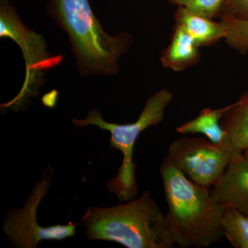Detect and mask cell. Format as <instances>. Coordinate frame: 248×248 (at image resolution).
I'll use <instances>...</instances> for the list:
<instances>
[{
  "label": "cell",
  "mask_w": 248,
  "mask_h": 248,
  "mask_svg": "<svg viewBox=\"0 0 248 248\" xmlns=\"http://www.w3.org/2000/svg\"><path fill=\"white\" fill-rule=\"evenodd\" d=\"M53 170L45 169L42 180L37 182L22 208L9 210L3 223V232L15 247L36 248L42 241H61L76 236L78 224L41 226L37 222V210L53 182Z\"/></svg>",
  "instance_id": "6"
},
{
  "label": "cell",
  "mask_w": 248,
  "mask_h": 248,
  "mask_svg": "<svg viewBox=\"0 0 248 248\" xmlns=\"http://www.w3.org/2000/svg\"><path fill=\"white\" fill-rule=\"evenodd\" d=\"M221 124L226 134L223 146L232 156L241 154L248 146V90L231 104Z\"/></svg>",
  "instance_id": "9"
},
{
  "label": "cell",
  "mask_w": 248,
  "mask_h": 248,
  "mask_svg": "<svg viewBox=\"0 0 248 248\" xmlns=\"http://www.w3.org/2000/svg\"><path fill=\"white\" fill-rule=\"evenodd\" d=\"M88 239L113 241L128 248H173L166 216L146 191L113 207H90L81 219Z\"/></svg>",
  "instance_id": "3"
},
{
  "label": "cell",
  "mask_w": 248,
  "mask_h": 248,
  "mask_svg": "<svg viewBox=\"0 0 248 248\" xmlns=\"http://www.w3.org/2000/svg\"><path fill=\"white\" fill-rule=\"evenodd\" d=\"M227 0H192L186 6L191 14L213 19L221 16Z\"/></svg>",
  "instance_id": "15"
},
{
  "label": "cell",
  "mask_w": 248,
  "mask_h": 248,
  "mask_svg": "<svg viewBox=\"0 0 248 248\" xmlns=\"http://www.w3.org/2000/svg\"><path fill=\"white\" fill-rule=\"evenodd\" d=\"M199 48L185 29L175 24L170 42L161 52L160 61L165 68L174 72L184 71L200 61Z\"/></svg>",
  "instance_id": "10"
},
{
  "label": "cell",
  "mask_w": 248,
  "mask_h": 248,
  "mask_svg": "<svg viewBox=\"0 0 248 248\" xmlns=\"http://www.w3.org/2000/svg\"><path fill=\"white\" fill-rule=\"evenodd\" d=\"M242 154L248 161V146L245 148L244 151L242 152Z\"/></svg>",
  "instance_id": "18"
},
{
  "label": "cell",
  "mask_w": 248,
  "mask_h": 248,
  "mask_svg": "<svg viewBox=\"0 0 248 248\" xmlns=\"http://www.w3.org/2000/svg\"><path fill=\"white\" fill-rule=\"evenodd\" d=\"M173 98L174 95L169 90H159L148 98L138 120L133 123L118 124L107 122L100 111L96 108L90 111L83 120L73 118L72 120L78 128L94 125L110 132V147L122 152L123 161L117 175L107 186L108 190L115 194L121 202H128L138 195L133 152L139 136L146 128L157 125L164 120L165 111Z\"/></svg>",
  "instance_id": "4"
},
{
  "label": "cell",
  "mask_w": 248,
  "mask_h": 248,
  "mask_svg": "<svg viewBox=\"0 0 248 248\" xmlns=\"http://www.w3.org/2000/svg\"><path fill=\"white\" fill-rule=\"evenodd\" d=\"M231 106L218 109L205 108L195 119L177 127L176 131L182 135L201 134L213 143L223 145L226 134L222 128L221 120Z\"/></svg>",
  "instance_id": "12"
},
{
  "label": "cell",
  "mask_w": 248,
  "mask_h": 248,
  "mask_svg": "<svg viewBox=\"0 0 248 248\" xmlns=\"http://www.w3.org/2000/svg\"><path fill=\"white\" fill-rule=\"evenodd\" d=\"M221 17L248 20V0H227Z\"/></svg>",
  "instance_id": "16"
},
{
  "label": "cell",
  "mask_w": 248,
  "mask_h": 248,
  "mask_svg": "<svg viewBox=\"0 0 248 248\" xmlns=\"http://www.w3.org/2000/svg\"><path fill=\"white\" fill-rule=\"evenodd\" d=\"M174 21L185 29L199 47L213 45L226 37V29L221 21L196 16L184 7L178 8Z\"/></svg>",
  "instance_id": "11"
},
{
  "label": "cell",
  "mask_w": 248,
  "mask_h": 248,
  "mask_svg": "<svg viewBox=\"0 0 248 248\" xmlns=\"http://www.w3.org/2000/svg\"><path fill=\"white\" fill-rule=\"evenodd\" d=\"M224 236L235 248H248V216L226 206L223 218Z\"/></svg>",
  "instance_id": "13"
},
{
  "label": "cell",
  "mask_w": 248,
  "mask_h": 248,
  "mask_svg": "<svg viewBox=\"0 0 248 248\" xmlns=\"http://www.w3.org/2000/svg\"><path fill=\"white\" fill-rule=\"evenodd\" d=\"M0 37L9 38L20 48L25 63V78L19 93L1 104V110H24L31 99L40 93L47 71L58 66L62 56H53L48 44L41 34L32 30L23 22L9 0H0Z\"/></svg>",
  "instance_id": "5"
},
{
  "label": "cell",
  "mask_w": 248,
  "mask_h": 248,
  "mask_svg": "<svg viewBox=\"0 0 248 248\" xmlns=\"http://www.w3.org/2000/svg\"><path fill=\"white\" fill-rule=\"evenodd\" d=\"M170 1L177 4L179 7H186L192 0H170Z\"/></svg>",
  "instance_id": "17"
},
{
  "label": "cell",
  "mask_w": 248,
  "mask_h": 248,
  "mask_svg": "<svg viewBox=\"0 0 248 248\" xmlns=\"http://www.w3.org/2000/svg\"><path fill=\"white\" fill-rule=\"evenodd\" d=\"M160 172L168 205L166 225L175 246L203 248L218 242L224 236L226 205L166 161Z\"/></svg>",
  "instance_id": "1"
},
{
  "label": "cell",
  "mask_w": 248,
  "mask_h": 248,
  "mask_svg": "<svg viewBox=\"0 0 248 248\" xmlns=\"http://www.w3.org/2000/svg\"><path fill=\"white\" fill-rule=\"evenodd\" d=\"M232 156L223 145L202 137L174 140L163 161L180 170L197 185L210 188L222 177Z\"/></svg>",
  "instance_id": "7"
},
{
  "label": "cell",
  "mask_w": 248,
  "mask_h": 248,
  "mask_svg": "<svg viewBox=\"0 0 248 248\" xmlns=\"http://www.w3.org/2000/svg\"><path fill=\"white\" fill-rule=\"evenodd\" d=\"M211 195L218 203L248 216V161L242 153L232 156Z\"/></svg>",
  "instance_id": "8"
},
{
  "label": "cell",
  "mask_w": 248,
  "mask_h": 248,
  "mask_svg": "<svg viewBox=\"0 0 248 248\" xmlns=\"http://www.w3.org/2000/svg\"><path fill=\"white\" fill-rule=\"evenodd\" d=\"M226 29L227 45L241 54L248 53V20L221 17Z\"/></svg>",
  "instance_id": "14"
},
{
  "label": "cell",
  "mask_w": 248,
  "mask_h": 248,
  "mask_svg": "<svg viewBox=\"0 0 248 248\" xmlns=\"http://www.w3.org/2000/svg\"><path fill=\"white\" fill-rule=\"evenodd\" d=\"M48 14L68 35L80 75L118 74L120 60L133 44L130 33H108L94 16L89 0H50Z\"/></svg>",
  "instance_id": "2"
}]
</instances>
